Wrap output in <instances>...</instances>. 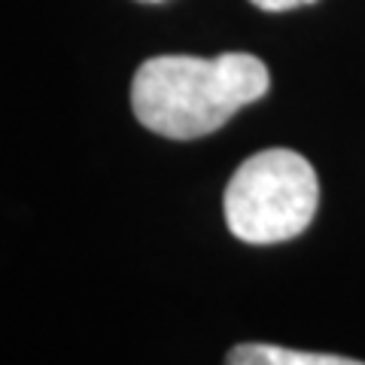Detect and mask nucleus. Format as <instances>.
Here are the masks:
<instances>
[{"label": "nucleus", "instance_id": "1", "mask_svg": "<svg viewBox=\"0 0 365 365\" xmlns=\"http://www.w3.org/2000/svg\"><path fill=\"white\" fill-rule=\"evenodd\" d=\"M268 67L250 52L216 58L158 55L137 67L131 107L143 128L170 140H195L220 131L237 110L268 91Z\"/></svg>", "mask_w": 365, "mask_h": 365}, {"label": "nucleus", "instance_id": "2", "mask_svg": "<svg viewBox=\"0 0 365 365\" xmlns=\"http://www.w3.org/2000/svg\"><path fill=\"white\" fill-rule=\"evenodd\" d=\"M319 204L317 170L292 150L250 155L225 186V222L244 244H280L311 225Z\"/></svg>", "mask_w": 365, "mask_h": 365}, {"label": "nucleus", "instance_id": "4", "mask_svg": "<svg viewBox=\"0 0 365 365\" xmlns=\"http://www.w3.org/2000/svg\"><path fill=\"white\" fill-rule=\"evenodd\" d=\"M250 4L265 9V13H287V9H299L307 4H317V0H250Z\"/></svg>", "mask_w": 365, "mask_h": 365}, {"label": "nucleus", "instance_id": "3", "mask_svg": "<svg viewBox=\"0 0 365 365\" xmlns=\"http://www.w3.org/2000/svg\"><path fill=\"white\" fill-rule=\"evenodd\" d=\"M225 365H365L335 353H304L277 344H237L228 350Z\"/></svg>", "mask_w": 365, "mask_h": 365}, {"label": "nucleus", "instance_id": "5", "mask_svg": "<svg viewBox=\"0 0 365 365\" xmlns=\"http://www.w3.org/2000/svg\"><path fill=\"white\" fill-rule=\"evenodd\" d=\"M140 4H162V0H140Z\"/></svg>", "mask_w": 365, "mask_h": 365}]
</instances>
